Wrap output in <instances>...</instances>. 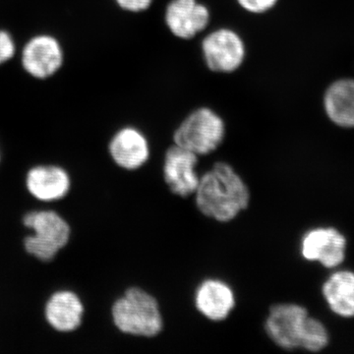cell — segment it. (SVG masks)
I'll return each instance as SVG.
<instances>
[{
    "instance_id": "1",
    "label": "cell",
    "mask_w": 354,
    "mask_h": 354,
    "mask_svg": "<svg viewBox=\"0 0 354 354\" xmlns=\"http://www.w3.org/2000/svg\"><path fill=\"white\" fill-rule=\"evenodd\" d=\"M197 208L203 215L227 223L248 207L250 192L243 179L227 162H216L203 174L196 189Z\"/></svg>"
},
{
    "instance_id": "2",
    "label": "cell",
    "mask_w": 354,
    "mask_h": 354,
    "mask_svg": "<svg viewBox=\"0 0 354 354\" xmlns=\"http://www.w3.org/2000/svg\"><path fill=\"white\" fill-rule=\"evenodd\" d=\"M22 223L25 228L32 232L24 237V250L41 262L55 260L71 241V225L53 209L27 212L23 216Z\"/></svg>"
},
{
    "instance_id": "3",
    "label": "cell",
    "mask_w": 354,
    "mask_h": 354,
    "mask_svg": "<svg viewBox=\"0 0 354 354\" xmlns=\"http://www.w3.org/2000/svg\"><path fill=\"white\" fill-rule=\"evenodd\" d=\"M114 326L123 334L153 337L162 330L157 299L142 288L132 286L111 306Z\"/></svg>"
},
{
    "instance_id": "4",
    "label": "cell",
    "mask_w": 354,
    "mask_h": 354,
    "mask_svg": "<svg viewBox=\"0 0 354 354\" xmlns=\"http://www.w3.org/2000/svg\"><path fill=\"white\" fill-rule=\"evenodd\" d=\"M225 136L223 118L208 106L191 111L174 133L176 145L196 153L208 155L216 151Z\"/></svg>"
},
{
    "instance_id": "5",
    "label": "cell",
    "mask_w": 354,
    "mask_h": 354,
    "mask_svg": "<svg viewBox=\"0 0 354 354\" xmlns=\"http://www.w3.org/2000/svg\"><path fill=\"white\" fill-rule=\"evenodd\" d=\"M205 65L214 73L230 74L237 71L245 62L247 50L239 32L223 27L208 32L201 41Z\"/></svg>"
},
{
    "instance_id": "6",
    "label": "cell",
    "mask_w": 354,
    "mask_h": 354,
    "mask_svg": "<svg viewBox=\"0 0 354 354\" xmlns=\"http://www.w3.org/2000/svg\"><path fill=\"white\" fill-rule=\"evenodd\" d=\"M308 318V311L300 305H274L266 320L265 330L279 348L286 351L302 348Z\"/></svg>"
},
{
    "instance_id": "7",
    "label": "cell",
    "mask_w": 354,
    "mask_h": 354,
    "mask_svg": "<svg viewBox=\"0 0 354 354\" xmlns=\"http://www.w3.org/2000/svg\"><path fill=\"white\" fill-rule=\"evenodd\" d=\"M211 11L199 0H171L165 7L167 30L179 39H194L211 23Z\"/></svg>"
},
{
    "instance_id": "8",
    "label": "cell",
    "mask_w": 354,
    "mask_h": 354,
    "mask_svg": "<svg viewBox=\"0 0 354 354\" xmlns=\"http://www.w3.org/2000/svg\"><path fill=\"white\" fill-rule=\"evenodd\" d=\"M62 44L50 35H39L26 44L23 50V68L37 79H48L55 75L64 64Z\"/></svg>"
},
{
    "instance_id": "9",
    "label": "cell",
    "mask_w": 354,
    "mask_h": 354,
    "mask_svg": "<svg viewBox=\"0 0 354 354\" xmlns=\"http://www.w3.org/2000/svg\"><path fill=\"white\" fill-rule=\"evenodd\" d=\"M346 239L335 227H318L309 230L301 242L305 259L319 262L328 269H334L346 259Z\"/></svg>"
},
{
    "instance_id": "10",
    "label": "cell",
    "mask_w": 354,
    "mask_h": 354,
    "mask_svg": "<svg viewBox=\"0 0 354 354\" xmlns=\"http://www.w3.org/2000/svg\"><path fill=\"white\" fill-rule=\"evenodd\" d=\"M198 156L174 144L165 156V183L174 194L187 197L196 192L199 176L196 172Z\"/></svg>"
},
{
    "instance_id": "11",
    "label": "cell",
    "mask_w": 354,
    "mask_h": 354,
    "mask_svg": "<svg viewBox=\"0 0 354 354\" xmlns=\"http://www.w3.org/2000/svg\"><path fill=\"white\" fill-rule=\"evenodd\" d=\"M71 186V176L59 165H35L25 176L26 189L39 202L59 201L69 194Z\"/></svg>"
},
{
    "instance_id": "12",
    "label": "cell",
    "mask_w": 354,
    "mask_h": 354,
    "mask_svg": "<svg viewBox=\"0 0 354 354\" xmlns=\"http://www.w3.org/2000/svg\"><path fill=\"white\" fill-rule=\"evenodd\" d=\"M85 313V304L78 293L69 290L53 292L43 308V315L48 325L62 334L78 330L83 324Z\"/></svg>"
},
{
    "instance_id": "13",
    "label": "cell",
    "mask_w": 354,
    "mask_h": 354,
    "mask_svg": "<svg viewBox=\"0 0 354 354\" xmlns=\"http://www.w3.org/2000/svg\"><path fill=\"white\" fill-rule=\"evenodd\" d=\"M109 152L114 164L127 171H135L148 162L150 145L143 132L136 127H127L113 135Z\"/></svg>"
},
{
    "instance_id": "14",
    "label": "cell",
    "mask_w": 354,
    "mask_h": 354,
    "mask_svg": "<svg viewBox=\"0 0 354 354\" xmlns=\"http://www.w3.org/2000/svg\"><path fill=\"white\" fill-rule=\"evenodd\" d=\"M195 304L202 315L220 322L227 319L234 308V293L223 281L207 279L197 288Z\"/></svg>"
},
{
    "instance_id": "15",
    "label": "cell",
    "mask_w": 354,
    "mask_h": 354,
    "mask_svg": "<svg viewBox=\"0 0 354 354\" xmlns=\"http://www.w3.org/2000/svg\"><path fill=\"white\" fill-rule=\"evenodd\" d=\"M323 104L334 124L354 128V79H339L330 84L324 94Z\"/></svg>"
},
{
    "instance_id": "16",
    "label": "cell",
    "mask_w": 354,
    "mask_h": 354,
    "mask_svg": "<svg viewBox=\"0 0 354 354\" xmlns=\"http://www.w3.org/2000/svg\"><path fill=\"white\" fill-rule=\"evenodd\" d=\"M322 292L330 309L342 318L354 317V272H334L323 285Z\"/></svg>"
},
{
    "instance_id": "17",
    "label": "cell",
    "mask_w": 354,
    "mask_h": 354,
    "mask_svg": "<svg viewBox=\"0 0 354 354\" xmlns=\"http://www.w3.org/2000/svg\"><path fill=\"white\" fill-rule=\"evenodd\" d=\"M328 344H329V334L325 325L318 319L309 316L302 349L317 353L325 348Z\"/></svg>"
},
{
    "instance_id": "18",
    "label": "cell",
    "mask_w": 354,
    "mask_h": 354,
    "mask_svg": "<svg viewBox=\"0 0 354 354\" xmlns=\"http://www.w3.org/2000/svg\"><path fill=\"white\" fill-rule=\"evenodd\" d=\"M236 2L245 12L261 15L274 9L279 0H236Z\"/></svg>"
},
{
    "instance_id": "19",
    "label": "cell",
    "mask_w": 354,
    "mask_h": 354,
    "mask_svg": "<svg viewBox=\"0 0 354 354\" xmlns=\"http://www.w3.org/2000/svg\"><path fill=\"white\" fill-rule=\"evenodd\" d=\"M16 46L11 35L6 31H0V65L6 64L15 55Z\"/></svg>"
},
{
    "instance_id": "20",
    "label": "cell",
    "mask_w": 354,
    "mask_h": 354,
    "mask_svg": "<svg viewBox=\"0 0 354 354\" xmlns=\"http://www.w3.org/2000/svg\"><path fill=\"white\" fill-rule=\"evenodd\" d=\"M122 10L131 13H141L152 6L153 0H114Z\"/></svg>"
},
{
    "instance_id": "21",
    "label": "cell",
    "mask_w": 354,
    "mask_h": 354,
    "mask_svg": "<svg viewBox=\"0 0 354 354\" xmlns=\"http://www.w3.org/2000/svg\"><path fill=\"white\" fill-rule=\"evenodd\" d=\"M0 162H1V153H0Z\"/></svg>"
}]
</instances>
